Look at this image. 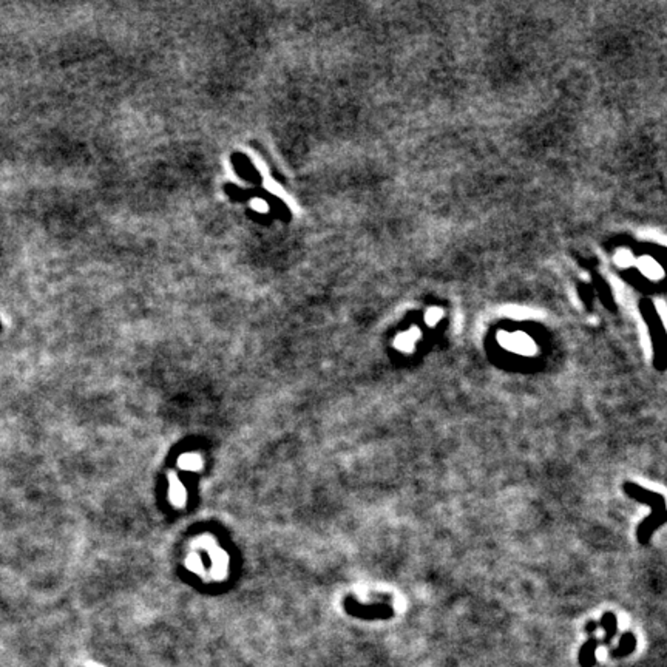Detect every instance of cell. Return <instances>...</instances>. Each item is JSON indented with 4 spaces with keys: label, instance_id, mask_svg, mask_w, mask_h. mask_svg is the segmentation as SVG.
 I'll use <instances>...</instances> for the list:
<instances>
[{
    "label": "cell",
    "instance_id": "cell-1",
    "mask_svg": "<svg viewBox=\"0 0 667 667\" xmlns=\"http://www.w3.org/2000/svg\"><path fill=\"white\" fill-rule=\"evenodd\" d=\"M251 198L263 199V201L271 208L272 215L275 218L281 219V221H289V219H291V212H289L287 205L283 201H281L280 198L269 194V192L264 190L263 187H255L252 190L244 189V201H247V199H251Z\"/></svg>",
    "mask_w": 667,
    "mask_h": 667
},
{
    "label": "cell",
    "instance_id": "cell-2",
    "mask_svg": "<svg viewBox=\"0 0 667 667\" xmlns=\"http://www.w3.org/2000/svg\"><path fill=\"white\" fill-rule=\"evenodd\" d=\"M232 166L235 167L238 171V175L246 180L247 183L255 184V187H260L261 184V175L260 171L255 169V166L251 162L249 158L243 153H233L232 155Z\"/></svg>",
    "mask_w": 667,
    "mask_h": 667
},
{
    "label": "cell",
    "instance_id": "cell-3",
    "mask_svg": "<svg viewBox=\"0 0 667 667\" xmlns=\"http://www.w3.org/2000/svg\"><path fill=\"white\" fill-rule=\"evenodd\" d=\"M600 641L596 638H590L580 650V664L581 667H593L596 663V650Z\"/></svg>",
    "mask_w": 667,
    "mask_h": 667
},
{
    "label": "cell",
    "instance_id": "cell-4",
    "mask_svg": "<svg viewBox=\"0 0 667 667\" xmlns=\"http://www.w3.org/2000/svg\"><path fill=\"white\" fill-rule=\"evenodd\" d=\"M638 266H639V271H641L645 275V277H649L650 280H658V278L663 277L661 266H659L657 261L652 260L650 257L639 258Z\"/></svg>",
    "mask_w": 667,
    "mask_h": 667
},
{
    "label": "cell",
    "instance_id": "cell-5",
    "mask_svg": "<svg viewBox=\"0 0 667 667\" xmlns=\"http://www.w3.org/2000/svg\"><path fill=\"white\" fill-rule=\"evenodd\" d=\"M635 645H636L635 636L632 634H624L623 638H621V641H620V645H618L616 649L611 650V655H614L615 658L629 655V653L635 650Z\"/></svg>",
    "mask_w": 667,
    "mask_h": 667
},
{
    "label": "cell",
    "instance_id": "cell-6",
    "mask_svg": "<svg viewBox=\"0 0 667 667\" xmlns=\"http://www.w3.org/2000/svg\"><path fill=\"white\" fill-rule=\"evenodd\" d=\"M602 627H604V632H606V636H604V643H610V639L614 638L616 635V630H618V624H616V618L609 614V615H604L602 618Z\"/></svg>",
    "mask_w": 667,
    "mask_h": 667
},
{
    "label": "cell",
    "instance_id": "cell-7",
    "mask_svg": "<svg viewBox=\"0 0 667 667\" xmlns=\"http://www.w3.org/2000/svg\"><path fill=\"white\" fill-rule=\"evenodd\" d=\"M615 263L621 267H627L634 263V255L629 251H620L615 257Z\"/></svg>",
    "mask_w": 667,
    "mask_h": 667
},
{
    "label": "cell",
    "instance_id": "cell-8",
    "mask_svg": "<svg viewBox=\"0 0 667 667\" xmlns=\"http://www.w3.org/2000/svg\"><path fill=\"white\" fill-rule=\"evenodd\" d=\"M440 314H442V312H440L439 309H432V311H430L428 315H426V320H428L430 325H431V323H436V320L440 317Z\"/></svg>",
    "mask_w": 667,
    "mask_h": 667
},
{
    "label": "cell",
    "instance_id": "cell-9",
    "mask_svg": "<svg viewBox=\"0 0 667 667\" xmlns=\"http://www.w3.org/2000/svg\"><path fill=\"white\" fill-rule=\"evenodd\" d=\"M251 217H252V218H255L257 221H263V223H267V221H269V217L263 215V213H251Z\"/></svg>",
    "mask_w": 667,
    "mask_h": 667
},
{
    "label": "cell",
    "instance_id": "cell-10",
    "mask_svg": "<svg viewBox=\"0 0 667 667\" xmlns=\"http://www.w3.org/2000/svg\"><path fill=\"white\" fill-rule=\"evenodd\" d=\"M595 629H596V624H595V623H589V625H587V634L591 635V634H593V632H595Z\"/></svg>",
    "mask_w": 667,
    "mask_h": 667
}]
</instances>
